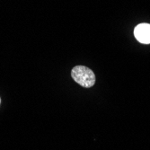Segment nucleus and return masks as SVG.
<instances>
[{"instance_id":"nucleus-1","label":"nucleus","mask_w":150,"mask_h":150,"mask_svg":"<svg viewBox=\"0 0 150 150\" xmlns=\"http://www.w3.org/2000/svg\"><path fill=\"white\" fill-rule=\"evenodd\" d=\"M71 76L76 83L83 87H92L95 83V76L93 70L85 66H76L71 71Z\"/></svg>"},{"instance_id":"nucleus-2","label":"nucleus","mask_w":150,"mask_h":150,"mask_svg":"<svg viewBox=\"0 0 150 150\" xmlns=\"http://www.w3.org/2000/svg\"><path fill=\"white\" fill-rule=\"evenodd\" d=\"M134 35L139 42L144 44L150 43V24H139L134 30Z\"/></svg>"},{"instance_id":"nucleus-3","label":"nucleus","mask_w":150,"mask_h":150,"mask_svg":"<svg viewBox=\"0 0 150 150\" xmlns=\"http://www.w3.org/2000/svg\"><path fill=\"white\" fill-rule=\"evenodd\" d=\"M0 103H1V99H0Z\"/></svg>"}]
</instances>
